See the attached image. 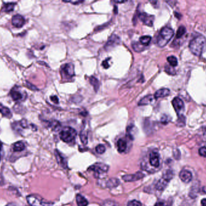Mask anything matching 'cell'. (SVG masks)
Here are the masks:
<instances>
[{
  "mask_svg": "<svg viewBox=\"0 0 206 206\" xmlns=\"http://www.w3.org/2000/svg\"><path fill=\"white\" fill-rule=\"evenodd\" d=\"M110 60V59L109 58V59H106L105 61H104L103 62V64H102V65H103V66H104V68H106V69H107V68H108L109 67V61Z\"/></svg>",
  "mask_w": 206,
  "mask_h": 206,
  "instance_id": "cell-34",
  "label": "cell"
},
{
  "mask_svg": "<svg viewBox=\"0 0 206 206\" xmlns=\"http://www.w3.org/2000/svg\"><path fill=\"white\" fill-rule=\"evenodd\" d=\"M64 3H71L73 4H78L80 3H81L83 2V1H64Z\"/></svg>",
  "mask_w": 206,
  "mask_h": 206,
  "instance_id": "cell-35",
  "label": "cell"
},
{
  "mask_svg": "<svg viewBox=\"0 0 206 206\" xmlns=\"http://www.w3.org/2000/svg\"><path fill=\"white\" fill-rule=\"evenodd\" d=\"M3 184H4V180H3L2 175L0 174V185L2 186Z\"/></svg>",
  "mask_w": 206,
  "mask_h": 206,
  "instance_id": "cell-39",
  "label": "cell"
},
{
  "mask_svg": "<svg viewBox=\"0 0 206 206\" xmlns=\"http://www.w3.org/2000/svg\"><path fill=\"white\" fill-rule=\"evenodd\" d=\"M76 201L78 206H87L88 201L87 199L81 195H77L76 197Z\"/></svg>",
  "mask_w": 206,
  "mask_h": 206,
  "instance_id": "cell-20",
  "label": "cell"
},
{
  "mask_svg": "<svg viewBox=\"0 0 206 206\" xmlns=\"http://www.w3.org/2000/svg\"><path fill=\"white\" fill-rule=\"evenodd\" d=\"M151 41V37L150 36H143L139 39V42L142 44L143 45H148Z\"/></svg>",
  "mask_w": 206,
  "mask_h": 206,
  "instance_id": "cell-23",
  "label": "cell"
},
{
  "mask_svg": "<svg viewBox=\"0 0 206 206\" xmlns=\"http://www.w3.org/2000/svg\"><path fill=\"white\" fill-rule=\"evenodd\" d=\"M206 47V38L202 35L195 37L189 44L190 51L197 56H200L202 55Z\"/></svg>",
  "mask_w": 206,
  "mask_h": 206,
  "instance_id": "cell-1",
  "label": "cell"
},
{
  "mask_svg": "<svg viewBox=\"0 0 206 206\" xmlns=\"http://www.w3.org/2000/svg\"><path fill=\"white\" fill-rule=\"evenodd\" d=\"M118 150L119 152H124L127 149V143L123 139H119L117 143Z\"/></svg>",
  "mask_w": 206,
  "mask_h": 206,
  "instance_id": "cell-19",
  "label": "cell"
},
{
  "mask_svg": "<svg viewBox=\"0 0 206 206\" xmlns=\"http://www.w3.org/2000/svg\"><path fill=\"white\" fill-rule=\"evenodd\" d=\"M95 150L98 154H103V153L106 151V148L103 145H99L96 147Z\"/></svg>",
  "mask_w": 206,
  "mask_h": 206,
  "instance_id": "cell-31",
  "label": "cell"
},
{
  "mask_svg": "<svg viewBox=\"0 0 206 206\" xmlns=\"http://www.w3.org/2000/svg\"><path fill=\"white\" fill-rule=\"evenodd\" d=\"M174 35V31L173 29L168 27H163L160 32L157 38V45L160 47H165L167 44L170 41Z\"/></svg>",
  "mask_w": 206,
  "mask_h": 206,
  "instance_id": "cell-2",
  "label": "cell"
},
{
  "mask_svg": "<svg viewBox=\"0 0 206 206\" xmlns=\"http://www.w3.org/2000/svg\"><path fill=\"white\" fill-rule=\"evenodd\" d=\"M25 148V145L23 141H17L13 146V149L15 152H21L24 150Z\"/></svg>",
  "mask_w": 206,
  "mask_h": 206,
  "instance_id": "cell-21",
  "label": "cell"
},
{
  "mask_svg": "<svg viewBox=\"0 0 206 206\" xmlns=\"http://www.w3.org/2000/svg\"><path fill=\"white\" fill-rule=\"evenodd\" d=\"M172 103L177 115L180 116L182 114L184 110V105L183 102L180 98H175L173 99Z\"/></svg>",
  "mask_w": 206,
  "mask_h": 206,
  "instance_id": "cell-6",
  "label": "cell"
},
{
  "mask_svg": "<svg viewBox=\"0 0 206 206\" xmlns=\"http://www.w3.org/2000/svg\"><path fill=\"white\" fill-rule=\"evenodd\" d=\"M62 71L65 76L68 77H73L74 76V66L71 63H68L62 66Z\"/></svg>",
  "mask_w": 206,
  "mask_h": 206,
  "instance_id": "cell-9",
  "label": "cell"
},
{
  "mask_svg": "<svg viewBox=\"0 0 206 206\" xmlns=\"http://www.w3.org/2000/svg\"><path fill=\"white\" fill-rule=\"evenodd\" d=\"M108 166L102 163H97L90 167V169H92L95 173V175L100 176V175L107 172L108 171Z\"/></svg>",
  "mask_w": 206,
  "mask_h": 206,
  "instance_id": "cell-7",
  "label": "cell"
},
{
  "mask_svg": "<svg viewBox=\"0 0 206 206\" xmlns=\"http://www.w3.org/2000/svg\"><path fill=\"white\" fill-rule=\"evenodd\" d=\"M154 97L152 95H148L141 99L138 103V105H147L151 104L154 101Z\"/></svg>",
  "mask_w": 206,
  "mask_h": 206,
  "instance_id": "cell-14",
  "label": "cell"
},
{
  "mask_svg": "<svg viewBox=\"0 0 206 206\" xmlns=\"http://www.w3.org/2000/svg\"><path fill=\"white\" fill-rule=\"evenodd\" d=\"M80 139L84 145H86L87 143V132L83 130L80 133Z\"/></svg>",
  "mask_w": 206,
  "mask_h": 206,
  "instance_id": "cell-27",
  "label": "cell"
},
{
  "mask_svg": "<svg viewBox=\"0 0 206 206\" xmlns=\"http://www.w3.org/2000/svg\"><path fill=\"white\" fill-rule=\"evenodd\" d=\"M0 113L4 117H6L7 118H11L12 116L10 109L5 106H3L1 104H0Z\"/></svg>",
  "mask_w": 206,
  "mask_h": 206,
  "instance_id": "cell-17",
  "label": "cell"
},
{
  "mask_svg": "<svg viewBox=\"0 0 206 206\" xmlns=\"http://www.w3.org/2000/svg\"><path fill=\"white\" fill-rule=\"evenodd\" d=\"M132 47L133 50H135V51L140 53L142 52L143 51H144L146 49L147 46L143 45L142 44H141L139 42H135L132 44Z\"/></svg>",
  "mask_w": 206,
  "mask_h": 206,
  "instance_id": "cell-18",
  "label": "cell"
},
{
  "mask_svg": "<svg viewBox=\"0 0 206 206\" xmlns=\"http://www.w3.org/2000/svg\"><path fill=\"white\" fill-rule=\"evenodd\" d=\"M49 126L52 128L53 130L56 131L59 130V128H60V124H59V122L54 120V121H53V122H50Z\"/></svg>",
  "mask_w": 206,
  "mask_h": 206,
  "instance_id": "cell-28",
  "label": "cell"
},
{
  "mask_svg": "<svg viewBox=\"0 0 206 206\" xmlns=\"http://www.w3.org/2000/svg\"><path fill=\"white\" fill-rule=\"evenodd\" d=\"M2 147H3V143H2V142L0 141V151L1 150Z\"/></svg>",
  "mask_w": 206,
  "mask_h": 206,
  "instance_id": "cell-42",
  "label": "cell"
},
{
  "mask_svg": "<svg viewBox=\"0 0 206 206\" xmlns=\"http://www.w3.org/2000/svg\"><path fill=\"white\" fill-rule=\"evenodd\" d=\"M6 206H16V205L14 203H9Z\"/></svg>",
  "mask_w": 206,
  "mask_h": 206,
  "instance_id": "cell-41",
  "label": "cell"
},
{
  "mask_svg": "<svg viewBox=\"0 0 206 206\" xmlns=\"http://www.w3.org/2000/svg\"><path fill=\"white\" fill-rule=\"evenodd\" d=\"M150 163L151 165L157 167L160 165V158H159V154L156 152H152L150 154Z\"/></svg>",
  "mask_w": 206,
  "mask_h": 206,
  "instance_id": "cell-11",
  "label": "cell"
},
{
  "mask_svg": "<svg viewBox=\"0 0 206 206\" xmlns=\"http://www.w3.org/2000/svg\"><path fill=\"white\" fill-rule=\"evenodd\" d=\"M28 203L32 206H51V204L45 201L39 196L30 195L27 197Z\"/></svg>",
  "mask_w": 206,
  "mask_h": 206,
  "instance_id": "cell-4",
  "label": "cell"
},
{
  "mask_svg": "<svg viewBox=\"0 0 206 206\" xmlns=\"http://www.w3.org/2000/svg\"><path fill=\"white\" fill-rule=\"evenodd\" d=\"M120 43H121V40L119 36L115 34H111V37L109 38L107 42H106V44L105 45V49L108 50L117 46Z\"/></svg>",
  "mask_w": 206,
  "mask_h": 206,
  "instance_id": "cell-5",
  "label": "cell"
},
{
  "mask_svg": "<svg viewBox=\"0 0 206 206\" xmlns=\"http://www.w3.org/2000/svg\"><path fill=\"white\" fill-rule=\"evenodd\" d=\"M201 206H206V198L201 200Z\"/></svg>",
  "mask_w": 206,
  "mask_h": 206,
  "instance_id": "cell-38",
  "label": "cell"
},
{
  "mask_svg": "<svg viewBox=\"0 0 206 206\" xmlns=\"http://www.w3.org/2000/svg\"><path fill=\"white\" fill-rule=\"evenodd\" d=\"M199 154L201 156L206 157V147H203L199 149Z\"/></svg>",
  "mask_w": 206,
  "mask_h": 206,
  "instance_id": "cell-33",
  "label": "cell"
},
{
  "mask_svg": "<svg viewBox=\"0 0 206 206\" xmlns=\"http://www.w3.org/2000/svg\"><path fill=\"white\" fill-rule=\"evenodd\" d=\"M50 99H51V100L54 103H59V99H58V98H57V96H51V97L50 98Z\"/></svg>",
  "mask_w": 206,
  "mask_h": 206,
  "instance_id": "cell-36",
  "label": "cell"
},
{
  "mask_svg": "<svg viewBox=\"0 0 206 206\" xmlns=\"http://www.w3.org/2000/svg\"><path fill=\"white\" fill-rule=\"evenodd\" d=\"M186 32V29L183 26H181L179 27V29H178L177 33V38H181L183 35Z\"/></svg>",
  "mask_w": 206,
  "mask_h": 206,
  "instance_id": "cell-30",
  "label": "cell"
},
{
  "mask_svg": "<svg viewBox=\"0 0 206 206\" xmlns=\"http://www.w3.org/2000/svg\"><path fill=\"white\" fill-rule=\"evenodd\" d=\"M89 81L90 84L94 87L95 91L96 92L99 88V81L94 76H91L89 78Z\"/></svg>",
  "mask_w": 206,
  "mask_h": 206,
  "instance_id": "cell-24",
  "label": "cell"
},
{
  "mask_svg": "<svg viewBox=\"0 0 206 206\" xmlns=\"http://www.w3.org/2000/svg\"><path fill=\"white\" fill-rule=\"evenodd\" d=\"M15 6V4L13 3H7L4 5V8L3 10L5 12H12Z\"/></svg>",
  "mask_w": 206,
  "mask_h": 206,
  "instance_id": "cell-25",
  "label": "cell"
},
{
  "mask_svg": "<svg viewBox=\"0 0 206 206\" xmlns=\"http://www.w3.org/2000/svg\"><path fill=\"white\" fill-rule=\"evenodd\" d=\"M77 136L76 131L71 127H65L60 133V138L65 143H71Z\"/></svg>",
  "mask_w": 206,
  "mask_h": 206,
  "instance_id": "cell-3",
  "label": "cell"
},
{
  "mask_svg": "<svg viewBox=\"0 0 206 206\" xmlns=\"http://www.w3.org/2000/svg\"><path fill=\"white\" fill-rule=\"evenodd\" d=\"M167 61L169 63V64L173 67L176 66L178 65V61L175 56H169L168 58H167Z\"/></svg>",
  "mask_w": 206,
  "mask_h": 206,
  "instance_id": "cell-26",
  "label": "cell"
},
{
  "mask_svg": "<svg viewBox=\"0 0 206 206\" xmlns=\"http://www.w3.org/2000/svg\"><path fill=\"white\" fill-rule=\"evenodd\" d=\"M170 94V90L167 88H162L160 89L158 91H156L154 94V98L158 99L161 98H165L169 96Z\"/></svg>",
  "mask_w": 206,
  "mask_h": 206,
  "instance_id": "cell-16",
  "label": "cell"
},
{
  "mask_svg": "<svg viewBox=\"0 0 206 206\" xmlns=\"http://www.w3.org/2000/svg\"><path fill=\"white\" fill-rule=\"evenodd\" d=\"M127 206H142V205L139 201L136 200H133L128 202Z\"/></svg>",
  "mask_w": 206,
  "mask_h": 206,
  "instance_id": "cell-32",
  "label": "cell"
},
{
  "mask_svg": "<svg viewBox=\"0 0 206 206\" xmlns=\"http://www.w3.org/2000/svg\"><path fill=\"white\" fill-rule=\"evenodd\" d=\"M143 177L142 173L141 172L136 173L135 175H125L122 177L123 180H124L126 182H133L136 181L141 179Z\"/></svg>",
  "mask_w": 206,
  "mask_h": 206,
  "instance_id": "cell-15",
  "label": "cell"
},
{
  "mask_svg": "<svg viewBox=\"0 0 206 206\" xmlns=\"http://www.w3.org/2000/svg\"><path fill=\"white\" fill-rule=\"evenodd\" d=\"M180 178L183 182L188 183L192 179V175L189 171L187 170H183L180 173Z\"/></svg>",
  "mask_w": 206,
  "mask_h": 206,
  "instance_id": "cell-12",
  "label": "cell"
},
{
  "mask_svg": "<svg viewBox=\"0 0 206 206\" xmlns=\"http://www.w3.org/2000/svg\"><path fill=\"white\" fill-rule=\"evenodd\" d=\"M155 206H167V204L163 202H158L156 204Z\"/></svg>",
  "mask_w": 206,
  "mask_h": 206,
  "instance_id": "cell-37",
  "label": "cell"
},
{
  "mask_svg": "<svg viewBox=\"0 0 206 206\" xmlns=\"http://www.w3.org/2000/svg\"></svg>",
  "mask_w": 206,
  "mask_h": 206,
  "instance_id": "cell-43",
  "label": "cell"
},
{
  "mask_svg": "<svg viewBox=\"0 0 206 206\" xmlns=\"http://www.w3.org/2000/svg\"><path fill=\"white\" fill-rule=\"evenodd\" d=\"M115 3H124L126 2V1H114Z\"/></svg>",
  "mask_w": 206,
  "mask_h": 206,
  "instance_id": "cell-40",
  "label": "cell"
},
{
  "mask_svg": "<svg viewBox=\"0 0 206 206\" xmlns=\"http://www.w3.org/2000/svg\"><path fill=\"white\" fill-rule=\"evenodd\" d=\"M10 96L15 101H19L23 99L24 95L17 88H13L10 91Z\"/></svg>",
  "mask_w": 206,
  "mask_h": 206,
  "instance_id": "cell-13",
  "label": "cell"
},
{
  "mask_svg": "<svg viewBox=\"0 0 206 206\" xmlns=\"http://www.w3.org/2000/svg\"><path fill=\"white\" fill-rule=\"evenodd\" d=\"M139 18L144 24L150 27L152 26L154 21V17L153 15H148L146 13L143 12L139 14Z\"/></svg>",
  "mask_w": 206,
  "mask_h": 206,
  "instance_id": "cell-8",
  "label": "cell"
},
{
  "mask_svg": "<svg viewBox=\"0 0 206 206\" xmlns=\"http://www.w3.org/2000/svg\"><path fill=\"white\" fill-rule=\"evenodd\" d=\"M167 180L166 179H162V180H160L159 182L157 183V188L158 189H163L164 187L166 186L167 185Z\"/></svg>",
  "mask_w": 206,
  "mask_h": 206,
  "instance_id": "cell-29",
  "label": "cell"
},
{
  "mask_svg": "<svg viewBox=\"0 0 206 206\" xmlns=\"http://www.w3.org/2000/svg\"><path fill=\"white\" fill-rule=\"evenodd\" d=\"M55 155H56V158H57V161L59 163V165L62 166L63 167H66V166H67L66 163L64 161V158L61 156V154L57 150H56Z\"/></svg>",
  "mask_w": 206,
  "mask_h": 206,
  "instance_id": "cell-22",
  "label": "cell"
},
{
  "mask_svg": "<svg viewBox=\"0 0 206 206\" xmlns=\"http://www.w3.org/2000/svg\"><path fill=\"white\" fill-rule=\"evenodd\" d=\"M12 23L15 27L21 28L25 24V19L21 15H16L12 17Z\"/></svg>",
  "mask_w": 206,
  "mask_h": 206,
  "instance_id": "cell-10",
  "label": "cell"
}]
</instances>
